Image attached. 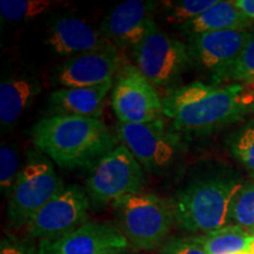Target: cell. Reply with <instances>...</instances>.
Wrapping results in <instances>:
<instances>
[{"label": "cell", "mask_w": 254, "mask_h": 254, "mask_svg": "<svg viewBox=\"0 0 254 254\" xmlns=\"http://www.w3.org/2000/svg\"><path fill=\"white\" fill-rule=\"evenodd\" d=\"M164 116L176 131L204 135L254 112V92L241 84L214 86L201 81L168 91Z\"/></svg>", "instance_id": "6da1fadb"}, {"label": "cell", "mask_w": 254, "mask_h": 254, "mask_svg": "<svg viewBox=\"0 0 254 254\" xmlns=\"http://www.w3.org/2000/svg\"><path fill=\"white\" fill-rule=\"evenodd\" d=\"M32 142L58 166L93 168L116 148L117 140L101 119L55 114L40 119L31 132Z\"/></svg>", "instance_id": "7a4b0ae2"}, {"label": "cell", "mask_w": 254, "mask_h": 254, "mask_svg": "<svg viewBox=\"0 0 254 254\" xmlns=\"http://www.w3.org/2000/svg\"><path fill=\"white\" fill-rule=\"evenodd\" d=\"M244 184L243 178L232 171L195 178L173 202L176 222L183 230L200 236L227 226L232 201Z\"/></svg>", "instance_id": "3957f363"}, {"label": "cell", "mask_w": 254, "mask_h": 254, "mask_svg": "<svg viewBox=\"0 0 254 254\" xmlns=\"http://www.w3.org/2000/svg\"><path fill=\"white\" fill-rule=\"evenodd\" d=\"M113 207L119 219V230L129 245L138 250L160 249L176 221L173 204L151 193L127 195Z\"/></svg>", "instance_id": "277c9868"}, {"label": "cell", "mask_w": 254, "mask_h": 254, "mask_svg": "<svg viewBox=\"0 0 254 254\" xmlns=\"http://www.w3.org/2000/svg\"><path fill=\"white\" fill-rule=\"evenodd\" d=\"M142 186L141 165L124 145L105 155L86 180V192L95 207L113 205L127 195L141 193Z\"/></svg>", "instance_id": "5b68a950"}, {"label": "cell", "mask_w": 254, "mask_h": 254, "mask_svg": "<svg viewBox=\"0 0 254 254\" xmlns=\"http://www.w3.org/2000/svg\"><path fill=\"white\" fill-rule=\"evenodd\" d=\"M64 189L62 179L46 158L31 157L19 171L8 195L7 215L12 226H26L27 222Z\"/></svg>", "instance_id": "8992f818"}, {"label": "cell", "mask_w": 254, "mask_h": 254, "mask_svg": "<svg viewBox=\"0 0 254 254\" xmlns=\"http://www.w3.org/2000/svg\"><path fill=\"white\" fill-rule=\"evenodd\" d=\"M136 67L158 86L173 85L190 66L189 46L160 31L157 25L133 47Z\"/></svg>", "instance_id": "52a82bcc"}, {"label": "cell", "mask_w": 254, "mask_h": 254, "mask_svg": "<svg viewBox=\"0 0 254 254\" xmlns=\"http://www.w3.org/2000/svg\"><path fill=\"white\" fill-rule=\"evenodd\" d=\"M111 103L119 123L145 124L163 120V99L136 66H125L119 72Z\"/></svg>", "instance_id": "ba28073f"}, {"label": "cell", "mask_w": 254, "mask_h": 254, "mask_svg": "<svg viewBox=\"0 0 254 254\" xmlns=\"http://www.w3.org/2000/svg\"><path fill=\"white\" fill-rule=\"evenodd\" d=\"M118 139L148 172H163L179 152V138L165 128L163 120L145 124L119 123Z\"/></svg>", "instance_id": "9c48e42d"}, {"label": "cell", "mask_w": 254, "mask_h": 254, "mask_svg": "<svg viewBox=\"0 0 254 254\" xmlns=\"http://www.w3.org/2000/svg\"><path fill=\"white\" fill-rule=\"evenodd\" d=\"M90 206L86 190L77 185L65 187L27 222V234L41 240L63 236L87 222Z\"/></svg>", "instance_id": "30bf717a"}, {"label": "cell", "mask_w": 254, "mask_h": 254, "mask_svg": "<svg viewBox=\"0 0 254 254\" xmlns=\"http://www.w3.org/2000/svg\"><path fill=\"white\" fill-rule=\"evenodd\" d=\"M128 247L118 227L87 221L63 236L40 240L37 254H123Z\"/></svg>", "instance_id": "8fae6325"}, {"label": "cell", "mask_w": 254, "mask_h": 254, "mask_svg": "<svg viewBox=\"0 0 254 254\" xmlns=\"http://www.w3.org/2000/svg\"><path fill=\"white\" fill-rule=\"evenodd\" d=\"M251 37L246 30L209 32L190 37L189 51L192 66L211 73L214 82L230 67Z\"/></svg>", "instance_id": "7c38bea8"}, {"label": "cell", "mask_w": 254, "mask_h": 254, "mask_svg": "<svg viewBox=\"0 0 254 254\" xmlns=\"http://www.w3.org/2000/svg\"><path fill=\"white\" fill-rule=\"evenodd\" d=\"M158 2L127 0L116 6L101 23V32L118 46L135 47L153 28Z\"/></svg>", "instance_id": "4fadbf2b"}, {"label": "cell", "mask_w": 254, "mask_h": 254, "mask_svg": "<svg viewBox=\"0 0 254 254\" xmlns=\"http://www.w3.org/2000/svg\"><path fill=\"white\" fill-rule=\"evenodd\" d=\"M122 57L116 46L71 57L58 68L56 81L64 88L92 87L113 80Z\"/></svg>", "instance_id": "5bb4252c"}, {"label": "cell", "mask_w": 254, "mask_h": 254, "mask_svg": "<svg viewBox=\"0 0 254 254\" xmlns=\"http://www.w3.org/2000/svg\"><path fill=\"white\" fill-rule=\"evenodd\" d=\"M45 44L58 56H79L114 45L101 31L74 17H62L50 25Z\"/></svg>", "instance_id": "9a60e30c"}, {"label": "cell", "mask_w": 254, "mask_h": 254, "mask_svg": "<svg viewBox=\"0 0 254 254\" xmlns=\"http://www.w3.org/2000/svg\"><path fill=\"white\" fill-rule=\"evenodd\" d=\"M112 85L113 81H110L92 87L62 88L51 93L50 103L57 114L100 119L105 99Z\"/></svg>", "instance_id": "2e32d148"}, {"label": "cell", "mask_w": 254, "mask_h": 254, "mask_svg": "<svg viewBox=\"0 0 254 254\" xmlns=\"http://www.w3.org/2000/svg\"><path fill=\"white\" fill-rule=\"evenodd\" d=\"M40 91L39 80L31 75H13L4 79L0 85V123L2 128L17 123Z\"/></svg>", "instance_id": "e0dca14e"}, {"label": "cell", "mask_w": 254, "mask_h": 254, "mask_svg": "<svg viewBox=\"0 0 254 254\" xmlns=\"http://www.w3.org/2000/svg\"><path fill=\"white\" fill-rule=\"evenodd\" d=\"M252 21L234 5V1H217L199 17L182 25V31L192 37L209 32L246 30Z\"/></svg>", "instance_id": "ac0fdd59"}, {"label": "cell", "mask_w": 254, "mask_h": 254, "mask_svg": "<svg viewBox=\"0 0 254 254\" xmlns=\"http://www.w3.org/2000/svg\"><path fill=\"white\" fill-rule=\"evenodd\" d=\"M207 254H237L249 251L254 236L238 225H227L204 236L195 237Z\"/></svg>", "instance_id": "d6986e66"}, {"label": "cell", "mask_w": 254, "mask_h": 254, "mask_svg": "<svg viewBox=\"0 0 254 254\" xmlns=\"http://www.w3.org/2000/svg\"><path fill=\"white\" fill-rule=\"evenodd\" d=\"M225 80L239 81L241 85L254 92V32H251L250 39L240 55L230 67L222 73L215 84H220Z\"/></svg>", "instance_id": "ffe728a7"}, {"label": "cell", "mask_w": 254, "mask_h": 254, "mask_svg": "<svg viewBox=\"0 0 254 254\" xmlns=\"http://www.w3.org/2000/svg\"><path fill=\"white\" fill-rule=\"evenodd\" d=\"M230 222L252 234L254 232V179L245 183L232 201Z\"/></svg>", "instance_id": "44dd1931"}, {"label": "cell", "mask_w": 254, "mask_h": 254, "mask_svg": "<svg viewBox=\"0 0 254 254\" xmlns=\"http://www.w3.org/2000/svg\"><path fill=\"white\" fill-rule=\"evenodd\" d=\"M50 0H1L0 13L7 21H23L39 17L52 7Z\"/></svg>", "instance_id": "7402d4cb"}, {"label": "cell", "mask_w": 254, "mask_h": 254, "mask_svg": "<svg viewBox=\"0 0 254 254\" xmlns=\"http://www.w3.org/2000/svg\"><path fill=\"white\" fill-rule=\"evenodd\" d=\"M227 145L232 155L254 177V120L232 133Z\"/></svg>", "instance_id": "603a6c76"}, {"label": "cell", "mask_w": 254, "mask_h": 254, "mask_svg": "<svg viewBox=\"0 0 254 254\" xmlns=\"http://www.w3.org/2000/svg\"><path fill=\"white\" fill-rule=\"evenodd\" d=\"M217 0H182L165 2L167 7L166 20L168 23L184 25L204 13Z\"/></svg>", "instance_id": "cb8c5ba5"}, {"label": "cell", "mask_w": 254, "mask_h": 254, "mask_svg": "<svg viewBox=\"0 0 254 254\" xmlns=\"http://www.w3.org/2000/svg\"><path fill=\"white\" fill-rule=\"evenodd\" d=\"M19 154L13 145L2 144L0 147V189L5 195L11 190L19 174Z\"/></svg>", "instance_id": "d4e9b609"}, {"label": "cell", "mask_w": 254, "mask_h": 254, "mask_svg": "<svg viewBox=\"0 0 254 254\" xmlns=\"http://www.w3.org/2000/svg\"><path fill=\"white\" fill-rule=\"evenodd\" d=\"M160 254H207L195 237L171 238L160 247Z\"/></svg>", "instance_id": "484cf974"}, {"label": "cell", "mask_w": 254, "mask_h": 254, "mask_svg": "<svg viewBox=\"0 0 254 254\" xmlns=\"http://www.w3.org/2000/svg\"><path fill=\"white\" fill-rule=\"evenodd\" d=\"M0 254H31L21 241L14 238H2L0 243Z\"/></svg>", "instance_id": "4316f807"}, {"label": "cell", "mask_w": 254, "mask_h": 254, "mask_svg": "<svg viewBox=\"0 0 254 254\" xmlns=\"http://www.w3.org/2000/svg\"><path fill=\"white\" fill-rule=\"evenodd\" d=\"M234 5L251 20H254V0H237Z\"/></svg>", "instance_id": "83f0119b"}, {"label": "cell", "mask_w": 254, "mask_h": 254, "mask_svg": "<svg viewBox=\"0 0 254 254\" xmlns=\"http://www.w3.org/2000/svg\"><path fill=\"white\" fill-rule=\"evenodd\" d=\"M250 252H252V253H254V241L252 243V245H251V247H250Z\"/></svg>", "instance_id": "f1b7e54d"}, {"label": "cell", "mask_w": 254, "mask_h": 254, "mask_svg": "<svg viewBox=\"0 0 254 254\" xmlns=\"http://www.w3.org/2000/svg\"><path fill=\"white\" fill-rule=\"evenodd\" d=\"M237 254H254V253L250 252V251H245V252H240V253H237Z\"/></svg>", "instance_id": "f546056e"}, {"label": "cell", "mask_w": 254, "mask_h": 254, "mask_svg": "<svg viewBox=\"0 0 254 254\" xmlns=\"http://www.w3.org/2000/svg\"><path fill=\"white\" fill-rule=\"evenodd\" d=\"M252 236H254V232H253V233H252Z\"/></svg>", "instance_id": "4dcf8cb0"}]
</instances>
